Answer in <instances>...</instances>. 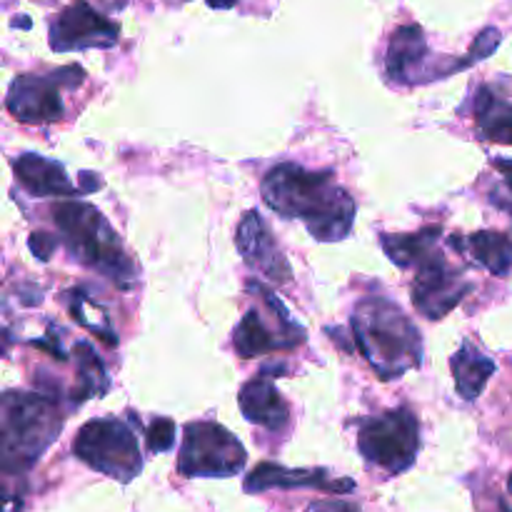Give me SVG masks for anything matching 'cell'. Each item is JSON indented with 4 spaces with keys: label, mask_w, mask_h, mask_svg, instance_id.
<instances>
[{
    "label": "cell",
    "mask_w": 512,
    "mask_h": 512,
    "mask_svg": "<svg viewBox=\"0 0 512 512\" xmlns=\"http://www.w3.org/2000/svg\"><path fill=\"white\" fill-rule=\"evenodd\" d=\"M268 208L290 220H303L308 233L323 243L348 238L355 220V200L335 183L333 170H308L280 163L263 178Z\"/></svg>",
    "instance_id": "cell-1"
},
{
    "label": "cell",
    "mask_w": 512,
    "mask_h": 512,
    "mask_svg": "<svg viewBox=\"0 0 512 512\" xmlns=\"http://www.w3.org/2000/svg\"><path fill=\"white\" fill-rule=\"evenodd\" d=\"M350 325L360 355L380 380L400 378L423 363V338L393 300H360Z\"/></svg>",
    "instance_id": "cell-2"
},
{
    "label": "cell",
    "mask_w": 512,
    "mask_h": 512,
    "mask_svg": "<svg viewBox=\"0 0 512 512\" xmlns=\"http://www.w3.org/2000/svg\"><path fill=\"white\" fill-rule=\"evenodd\" d=\"M55 228L60 240L75 260L95 273L105 275L113 283L130 288L135 280L133 260L125 255L118 233L108 220L88 203H58L53 208Z\"/></svg>",
    "instance_id": "cell-3"
},
{
    "label": "cell",
    "mask_w": 512,
    "mask_h": 512,
    "mask_svg": "<svg viewBox=\"0 0 512 512\" xmlns=\"http://www.w3.org/2000/svg\"><path fill=\"white\" fill-rule=\"evenodd\" d=\"M0 458L5 473H25L63 430L58 403L48 395L5 393Z\"/></svg>",
    "instance_id": "cell-4"
},
{
    "label": "cell",
    "mask_w": 512,
    "mask_h": 512,
    "mask_svg": "<svg viewBox=\"0 0 512 512\" xmlns=\"http://www.w3.org/2000/svg\"><path fill=\"white\" fill-rule=\"evenodd\" d=\"M73 453L98 473L130 483L143 470L138 440L133 430L118 418L90 420L78 430L73 440Z\"/></svg>",
    "instance_id": "cell-5"
},
{
    "label": "cell",
    "mask_w": 512,
    "mask_h": 512,
    "mask_svg": "<svg viewBox=\"0 0 512 512\" xmlns=\"http://www.w3.org/2000/svg\"><path fill=\"white\" fill-rule=\"evenodd\" d=\"M358 450L385 473H405L420 453V423L413 410L395 408L360 423Z\"/></svg>",
    "instance_id": "cell-6"
},
{
    "label": "cell",
    "mask_w": 512,
    "mask_h": 512,
    "mask_svg": "<svg viewBox=\"0 0 512 512\" xmlns=\"http://www.w3.org/2000/svg\"><path fill=\"white\" fill-rule=\"evenodd\" d=\"M245 448L223 425L200 420L185 425L178 470L188 478H233L245 465Z\"/></svg>",
    "instance_id": "cell-7"
},
{
    "label": "cell",
    "mask_w": 512,
    "mask_h": 512,
    "mask_svg": "<svg viewBox=\"0 0 512 512\" xmlns=\"http://www.w3.org/2000/svg\"><path fill=\"white\" fill-rule=\"evenodd\" d=\"M85 73L78 65L48 75H18L10 83L5 108L23 123H55L63 118L60 90L78 88Z\"/></svg>",
    "instance_id": "cell-8"
},
{
    "label": "cell",
    "mask_w": 512,
    "mask_h": 512,
    "mask_svg": "<svg viewBox=\"0 0 512 512\" xmlns=\"http://www.w3.org/2000/svg\"><path fill=\"white\" fill-rule=\"evenodd\" d=\"M470 293V285L463 283L460 270L450 268L440 253L430 255L418 265L413 280V305L428 320H440Z\"/></svg>",
    "instance_id": "cell-9"
},
{
    "label": "cell",
    "mask_w": 512,
    "mask_h": 512,
    "mask_svg": "<svg viewBox=\"0 0 512 512\" xmlns=\"http://www.w3.org/2000/svg\"><path fill=\"white\" fill-rule=\"evenodd\" d=\"M118 43V28L95 13L85 0L68 5L50 25V48L58 53L85 48H110Z\"/></svg>",
    "instance_id": "cell-10"
},
{
    "label": "cell",
    "mask_w": 512,
    "mask_h": 512,
    "mask_svg": "<svg viewBox=\"0 0 512 512\" xmlns=\"http://www.w3.org/2000/svg\"><path fill=\"white\" fill-rule=\"evenodd\" d=\"M385 73L400 85L428 83L435 78H448L445 65L433 63L425 45V35L418 25H403L393 33L385 55Z\"/></svg>",
    "instance_id": "cell-11"
},
{
    "label": "cell",
    "mask_w": 512,
    "mask_h": 512,
    "mask_svg": "<svg viewBox=\"0 0 512 512\" xmlns=\"http://www.w3.org/2000/svg\"><path fill=\"white\" fill-rule=\"evenodd\" d=\"M238 250L245 258L250 268L260 270L265 278L275 280V283H288L293 270H290L288 260L280 253L278 243H275L273 233L265 225L255 210H250L238 225Z\"/></svg>",
    "instance_id": "cell-12"
},
{
    "label": "cell",
    "mask_w": 512,
    "mask_h": 512,
    "mask_svg": "<svg viewBox=\"0 0 512 512\" xmlns=\"http://www.w3.org/2000/svg\"><path fill=\"white\" fill-rule=\"evenodd\" d=\"M240 410H243L245 420L260 428L270 430V433H280L288 428L290 423V408L273 385V380L265 373L255 375L253 380L240 388Z\"/></svg>",
    "instance_id": "cell-13"
},
{
    "label": "cell",
    "mask_w": 512,
    "mask_h": 512,
    "mask_svg": "<svg viewBox=\"0 0 512 512\" xmlns=\"http://www.w3.org/2000/svg\"><path fill=\"white\" fill-rule=\"evenodd\" d=\"M13 170L18 183L25 193L35 198H68V195H83V190L75 188L65 175V168L58 160L43 158L35 153H23L13 160Z\"/></svg>",
    "instance_id": "cell-14"
},
{
    "label": "cell",
    "mask_w": 512,
    "mask_h": 512,
    "mask_svg": "<svg viewBox=\"0 0 512 512\" xmlns=\"http://www.w3.org/2000/svg\"><path fill=\"white\" fill-rule=\"evenodd\" d=\"M270 488H318L328 493H350L355 488L353 480H335L325 470H290L273 463H260L245 478L248 493H263Z\"/></svg>",
    "instance_id": "cell-15"
},
{
    "label": "cell",
    "mask_w": 512,
    "mask_h": 512,
    "mask_svg": "<svg viewBox=\"0 0 512 512\" xmlns=\"http://www.w3.org/2000/svg\"><path fill=\"white\" fill-rule=\"evenodd\" d=\"M473 103L480 138L512 145V100L500 90V85H480Z\"/></svg>",
    "instance_id": "cell-16"
},
{
    "label": "cell",
    "mask_w": 512,
    "mask_h": 512,
    "mask_svg": "<svg viewBox=\"0 0 512 512\" xmlns=\"http://www.w3.org/2000/svg\"><path fill=\"white\" fill-rule=\"evenodd\" d=\"M233 345L240 358H258V355L278 353V350H293L300 343L290 335L280 333V330H270L268 323H265V315L253 308L245 313V318L235 328Z\"/></svg>",
    "instance_id": "cell-17"
},
{
    "label": "cell",
    "mask_w": 512,
    "mask_h": 512,
    "mask_svg": "<svg viewBox=\"0 0 512 512\" xmlns=\"http://www.w3.org/2000/svg\"><path fill=\"white\" fill-rule=\"evenodd\" d=\"M450 370L455 378V390L463 400L473 403L483 395L485 385L493 378L495 363L485 353H480L470 340L460 345L458 353L450 358Z\"/></svg>",
    "instance_id": "cell-18"
},
{
    "label": "cell",
    "mask_w": 512,
    "mask_h": 512,
    "mask_svg": "<svg viewBox=\"0 0 512 512\" xmlns=\"http://www.w3.org/2000/svg\"><path fill=\"white\" fill-rule=\"evenodd\" d=\"M440 235L443 228L440 225H428V228L418 230V233H405V235H380V245H383L385 255L393 260L400 268H418L420 263L438 253Z\"/></svg>",
    "instance_id": "cell-19"
},
{
    "label": "cell",
    "mask_w": 512,
    "mask_h": 512,
    "mask_svg": "<svg viewBox=\"0 0 512 512\" xmlns=\"http://www.w3.org/2000/svg\"><path fill=\"white\" fill-rule=\"evenodd\" d=\"M460 235H453L455 248H465L488 273L505 278L512 270V240L508 235L495 233V230H480L473 233L468 240H458Z\"/></svg>",
    "instance_id": "cell-20"
},
{
    "label": "cell",
    "mask_w": 512,
    "mask_h": 512,
    "mask_svg": "<svg viewBox=\"0 0 512 512\" xmlns=\"http://www.w3.org/2000/svg\"><path fill=\"white\" fill-rule=\"evenodd\" d=\"M75 358H78V385L70 390L73 403H85L90 395H103L108 390V375L98 353L88 343L75 345Z\"/></svg>",
    "instance_id": "cell-21"
},
{
    "label": "cell",
    "mask_w": 512,
    "mask_h": 512,
    "mask_svg": "<svg viewBox=\"0 0 512 512\" xmlns=\"http://www.w3.org/2000/svg\"><path fill=\"white\" fill-rule=\"evenodd\" d=\"M493 165H495V170L500 173V180L493 185V188H490L488 200L498 210L512 215V160L498 158V160H493Z\"/></svg>",
    "instance_id": "cell-22"
},
{
    "label": "cell",
    "mask_w": 512,
    "mask_h": 512,
    "mask_svg": "<svg viewBox=\"0 0 512 512\" xmlns=\"http://www.w3.org/2000/svg\"><path fill=\"white\" fill-rule=\"evenodd\" d=\"M145 443L150 453H165L175 443V423L170 418H155L145 430Z\"/></svg>",
    "instance_id": "cell-23"
},
{
    "label": "cell",
    "mask_w": 512,
    "mask_h": 512,
    "mask_svg": "<svg viewBox=\"0 0 512 512\" xmlns=\"http://www.w3.org/2000/svg\"><path fill=\"white\" fill-rule=\"evenodd\" d=\"M500 40H503L500 30L485 28L483 33H480L478 38H475V43H473V48H470V53L463 58L465 60V68H470V65H475V63H478V60H485V58H488V55H493L495 48H498V45H500Z\"/></svg>",
    "instance_id": "cell-24"
},
{
    "label": "cell",
    "mask_w": 512,
    "mask_h": 512,
    "mask_svg": "<svg viewBox=\"0 0 512 512\" xmlns=\"http://www.w3.org/2000/svg\"><path fill=\"white\" fill-rule=\"evenodd\" d=\"M28 248L38 260H50V255L58 248V238H53L48 233H33L28 240Z\"/></svg>",
    "instance_id": "cell-25"
},
{
    "label": "cell",
    "mask_w": 512,
    "mask_h": 512,
    "mask_svg": "<svg viewBox=\"0 0 512 512\" xmlns=\"http://www.w3.org/2000/svg\"><path fill=\"white\" fill-rule=\"evenodd\" d=\"M308 512H360L355 505L343 503V500H320V503H313Z\"/></svg>",
    "instance_id": "cell-26"
},
{
    "label": "cell",
    "mask_w": 512,
    "mask_h": 512,
    "mask_svg": "<svg viewBox=\"0 0 512 512\" xmlns=\"http://www.w3.org/2000/svg\"><path fill=\"white\" fill-rule=\"evenodd\" d=\"M205 3L210 5V8H233L235 3H238V0H205Z\"/></svg>",
    "instance_id": "cell-27"
},
{
    "label": "cell",
    "mask_w": 512,
    "mask_h": 512,
    "mask_svg": "<svg viewBox=\"0 0 512 512\" xmlns=\"http://www.w3.org/2000/svg\"><path fill=\"white\" fill-rule=\"evenodd\" d=\"M508 490L512 493V473H510V480H508Z\"/></svg>",
    "instance_id": "cell-28"
}]
</instances>
